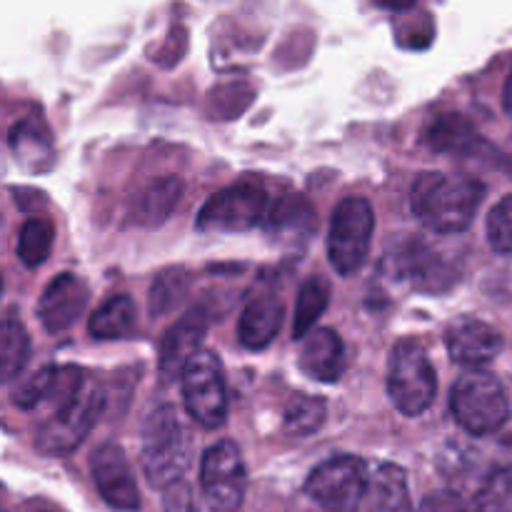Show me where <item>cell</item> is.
I'll list each match as a JSON object with an SVG mask.
<instances>
[{
  "instance_id": "6da1fadb",
  "label": "cell",
  "mask_w": 512,
  "mask_h": 512,
  "mask_svg": "<svg viewBox=\"0 0 512 512\" xmlns=\"http://www.w3.org/2000/svg\"><path fill=\"white\" fill-rule=\"evenodd\" d=\"M485 185L468 175L423 173L410 190V208L425 228L440 235L463 233L473 225Z\"/></svg>"
},
{
  "instance_id": "7a4b0ae2",
  "label": "cell",
  "mask_w": 512,
  "mask_h": 512,
  "mask_svg": "<svg viewBox=\"0 0 512 512\" xmlns=\"http://www.w3.org/2000/svg\"><path fill=\"white\" fill-rule=\"evenodd\" d=\"M188 435L173 405L155 403L140 428V465L153 488L165 490L180 483L188 470Z\"/></svg>"
},
{
  "instance_id": "3957f363",
  "label": "cell",
  "mask_w": 512,
  "mask_h": 512,
  "mask_svg": "<svg viewBox=\"0 0 512 512\" xmlns=\"http://www.w3.org/2000/svg\"><path fill=\"white\" fill-rule=\"evenodd\" d=\"M450 410L470 435H490L508 423L510 400L493 373L465 370L450 390Z\"/></svg>"
},
{
  "instance_id": "277c9868",
  "label": "cell",
  "mask_w": 512,
  "mask_h": 512,
  "mask_svg": "<svg viewBox=\"0 0 512 512\" xmlns=\"http://www.w3.org/2000/svg\"><path fill=\"white\" fill-rule=\"evenodd\" d=\"M388 395L408 418L423 415L438 395V375L415 340H400L388 360Z\"/></svg>"
},
{
  "instance_id": "5b68a950",
  "label": "cell",
  "mask_w": 512,
  "mask_h": 512,
  "mask_svg": "<svg viewBox=\"0 0 512 512\" xmlns=\"http://www.w3.org/2000/svg\"><path fill=\"white\" fill-rule=\"evenodd\" d=\"M375 213L365 198H345L335 208L328 230V258L338 275L350 278L363 268L373 243Z\"/></svg>"
},
{
  "instance_id": "8992f818",
  "label": "cell",
  "mask_w": 512,
  "mask_h": 512,
  "mask_svg": "<svg viewBox=\"0 0 512 512\" xmlns=\"http://www.w3.org/2000/svg\"><path fill=\"white\" fill-rule=\"evenodd\" d=\"M368 468L355 455H335L308 475L305 495L323 512H358L368 500Z\"/></svg>"
},
{
  "instance_id": "52a82bcc",
  "label": "cell",
  "mask_w": 512,
  "mask_h": 512,
  "mask_svg": "<svg viewBox=\"0 0 512 512\" xmlns=\"http://www.w3.org/2000/svg\"><path fill=\"white\" fill-rule=\"evenodd\" d=\"M183 403L190 418L203 428L215 430L228 418V390L218 355L200 350L183 370Z\"/></svg>"
},
{
  "instance_id": "ba28073f",
  "label": "cell",
  "mask_w": 512,
  "mask_h": 512,
  "mask_svg": "<svg viewBox=\"0 0 512 512\" xmlns=\"http://www.w3.org/2000/svg\"><path fill=\"white\" fill-rule=\"evenodd\" d=\"M105 408V395L103 390L95 385L85 383V388L63 405L55 410L48 418V423L38 430L35 438V448L45 455H68L88 438L90 430L100 420Z\"/></svg>"
},
{
  "instance_id": "9c48e42d",
  "label": "cell",
  "mask_w": 512,
  "mask_h": 512,
  "mask_svg": "<svg viewBox=\"0 0 512 512\" xmlns=\"http://www.w3.org/2000/svg\"><path fill=\"white\" fill-rule=\"evenodd\" d=\"M268 195L258 183H235L210 195L198 213V230L205 233H245L268 218Z\"/></svg>"
},
{
  "instance_id": "30bf717a",
  "label": "cell",
  "mask_w": 512,
  "mask_h": 512,
  "mask_svg": "<svg viewBox=\"0 0 512 512\" xmlns=\"http://www.w3.org/2000/svg\"><path fill=\"white\" fill-rule=\"evenodd\" d=\"M248 488L243 453L233 440H220L200 460V490L213 512H238Z\"/></svg>"
},
{
  "instance_id": "8fae6325",
  "label": "cell",
  "mask_w": 512,
  "mask_h": 512,
  "mask_svg": "<svg viewBox=\"0 0 512 512\" xmlns=\"http://www.w3.org/2000/svg\"><path fill=\"white\" fill-rule=\"evenodd\" d=\"M90 473L100 498L115 510L133 512L140 508V490L135 483L133 468L125 458L123 448L115 443H105L90 455Z\"/></svg>"
},
{
  "instance_id": "7c38bea8",
  "label": "cell",
  "mask_w": 512,
  "mask_h": 512,
  "mask_svg": "<svg viewBox=\"0 0 512 512\" xmlns=\"http://www.w3.org/2000/svg\"><path fill=\"white\" fill-rule=\"evenodd\" d=\"M210 315L205 308H190L160 340L158 370L165 383L183 378V370L200 353V340L205 338Z\"/></svg>"
},
{
  "instance_id": "4fadbf2b",
  "label": "cell",
  "mask_w": 512,
  "mask_h": 512,
  "mask_svg": "<svg viewBox=\"0 0 512 512\" xmlns=\"http://www.w3.org/2000/svg\"><path fill=\"white\" fill-rule=\"evenodd\" d=\"M83 370L75 365H48V368L38 370L30 380L18 385L13 393V403L23 410H35L40 405H53V413L68 405L80 390L85 388L88 380H83Z\"/></svg>"
},
{
  "instance_id": "5bb4252c",
  "label": "cell",
  "mask_w": 512,
  "mask_h": 512,
  "mask_svg": "<svg viewBox=\"0 0 512 512\" xmlns=\"http://www.w3.org/2000/svg\"><path fill=\"white\" fill-rule=\"evenodd\" d=\"M90 300V290L85 280L73 273H60L45 285L38 303V318L48 333H65L73 328L85 313Z\"/></svg>"
},
{
  "instance_id": "9a60e30c",
  "label": "cell",
  "mask_w": 512,
  "mask_h": 512,
  "mask_svg": "<svg viewBox=\"0 0 512 512\" xmlns=\"http://www.w3.org/2000/svg\"><path fill=\"white\" fill-rule=\"evenodd\" d=\"M445 345L455 363L478 370L503 350V335L485 320L463 315L445 328Z\"/></svg>"
},
{
  "instance_id": "2e32d148",
  "label": "cell",
  "mask_w": 512,
  "mask_h": 512,
  "mask_svg": "<svg viewBox=\"0 0 512 512\" xmlns=\"http://www.w3.org/2000/svg\"><path fill=\"white\" fill-rule=\"evenodd\" d=\"M440 255L435 253L428 245L418 243V240H410L403 248L395 250L393 258H388L385 268L390 270L395 280L400 283H408L413 288L423 290H440V280H448L445 273V263H440Z\"/></svg>"
},
{
  "instance_id": "e0dca14e",
  "label": "cell",
  "mask_w": 512,
  "mask_h": 512,
  "mask_svg": "<svg viewBox=\"0 0 512 512\" xmlns=\"http://www.w3.org/2000/svg\"><path fill=\"white\" fill-rule=\"evenodd\" d=\"M298 368L315 383H338L345 370V348L340 335L330 328H315L303 340Z\"/></svg>"
},
{
  "instance_id": "ac0fdd59",
  "label": "cell",
  "mask_w": 512,
  "mask_h": 512,
  "mask_svg": "<svg viewBox=\"0 0 512 512\" xmlns=\"http://www.w3.org/2000/svg\"><path fill=\"white\" fill-rule=\"evenodd\" d=\"M265 230H268L270 238L283 245L305 243L315 233V213L305 198L285 195L270 205Z\"/></svg>"
},
{
  "instance_id": "d6986e66",
  "label": "cell",
  "mask_w": 512,
  "mask_h": 512,
  "mask_svg": "<svg viewBox=\"0 0 512 512\" xmlns=\"http://www.w3.org/2000/svg\"><path fill=\"white\" fill-rule=\"evenodd\" d=\"M283 325V303L275 295H258L240 313L238 340L248 350H265Z\"/></svg>"
},
{
  "instance_id": "ffe728a7",
  "label": "cell",
  "mask_w": 512,
  "mask_h": 512,
  "mask_svg": "<svg viewBox=\"0 0 512 512\" xmlns=\"http://www.w3.org/2000/svg\"><path fill=\"white\" fill-rule=\"evenodd\" d=\"M423 143L428 145L433 153L468 155L483 145V138H480L478 130L473 128V123H470L465 115L443 113L428 125Z\"/></svg>"
},
{
  "instance_id": "44dd1931",
  "label": "cell",
  "mask_w": 512,
  "mask_h": 512,
  "mask_svg": "<svg viewBox=\"0 0 512 512\" xmlns=\"http://www.w3.org/2000/svg\"><path fill=\"white\" fill-rule=\"evenodd\" d=\"M180 195H183V180H178L175 175L153 180L133 203L130 218L138 225H145V228H155V225L165 223L173 215V210L178 208Z\"/></svg>"
},
{
  "instance_id": "7402d4cb",
  "label": "cell",
  "mask_w": 512,
  "mask_h": 512,
  "mask_svg": "<svg viewBox=\"0 0 512 512\" xmlns=\"http://www.w3.org/2000/svg\"><path fill=\"white\" fill-rule=\"evenodd\" d=\"M138 330V308L130 295H115L100 305L88 320V333L95 340H128Z\"/></svg>"
},
{
  "instance_id": "603a6c76",
  "label": "cell",
  "mask_w": 512,
  "mask_h": 512,
  "mask_svg": "<svg viewBox=\"0 0 512 512\" xmlns=\"http://www.w3.org/2000/svg\"><path fill=\"white\" fill-rule=\"evenodd\" d=\"M368 512H413L408 475L400 465L385 463L375 470L370 478Z\"/></svg>"
},
{
  "instance_id": "cb8c5ba5",
  "label": "cell",
  "mask_w": 512,
  "mask_h": 512,
  "mask_svg": "<svg viewBox=\"0 0 512 512\" xmlns=\"http://www.w3.org/2000/svg\"><path fill=\"white\" fill-rule=\"evenodd\" d=\"M330 300V283L320 275H310L298 290V303H295V323L293 338L305 340L315 330V323L325 313Z\"/></svg>"
},
{
  "instance_id": "d4e9b609",
  "label": "cell",
  "mask_w": 512,
  "mask_h": 512,
  "mask_svg": "<svg viewBox=\"0 0 512 512\" xmlns=\"http://www.w3.org/2000/svg\"><path fill=\"white\" fill-rule=\"evenodd\" d=\"M3 348H0V378L5 383H13L23 373L25 363L30 358V335L18 318H5L3 323Z\"/></svg>"
},
{
  "instance_id": "484cf974",
  "label": "cell",
  "mask_w": 512,
  "mask_h": 512,
  "mask_svg": "<svg viewBox=\"0 0 512 512\" xmlns=\"http://www.w3.org/2000/svg\"><path fill=\"white\" fill-rule=\"evenodd\" d=\"M53 240H55V228L50 220L45 218L25 220L23 228H20L18 233L20 263L28 265V268H40V265L50 258Z\"/></svg>"
},
{
  "instance_id": "4316f807",
  "label": "cell",
  "mask_w": 512,
  "mask_h": 512,
  "mask_svg": "<svg viewBox=\"0 0 512 512\" xmlns=\"http://www.w3.org/2000/svg\"><path fill=\"white\" fill-rule=\"evenodd\" d=\"M190 288V273L185 268H173L163 270V273L155 278L153 288H150V300H148V308L153 318H160V315H168L180 300L185 298Z\"/></svg>"
},
{
  "instance_id": "83f0119b",
  "label": "cell",
  "mask_w": 512,
  "mask_h": 512,
  "mask_svg": "<svg viewBox=\"0 0 512 512\" xmlns=\"http://www.w3.org/2000/svg\"><path fill=\"white\" fill-rule=\"evenodd\" d=\"M323 423H325L323 398H315V395H298V398H293V403L285 408V415H283L285 433L293 435V438L313 435L315 430L323 428Z\"/></svg>"
},
{
  "instance_id": "f1b7e54d",
  "label": "cell",
  "mask_w": 512,
  "mask_h": 512,
  "mask_svg": "<svg viewBox=\"0 0 512 512\" xmlns=\"http://www.w3.org/2000/svg\"><path fill=\"white\" fill-rule=\"evenodd\" d=\"M10 148L23 163L50 158V135L38 120H20L10 130Z\"/></svg>"
},
{
  "instance_id": "f546056e",
  "label": "cell",
  "mask_w": 512,
  "mask_h": 512,
  "mask_svg": "<svg viewBox=\"0 0 512 512\" xmlns=\"http://www.w3.org/2000/svg\"><path fill=\"white\" fill-rule=\"evenodd\" d=\"M468 512H512V465L485 480Z\"/></svg>"
},
{
  "instance_id": "4dcf8cb0",
  "label": "cell",
  "mask_w": 512,
  "mask_h": 512,
  "mask_svg": "<svg viewBox=\"0 0 512 512\" xmlns=\"http://www.w3.org/2000/svg\"><path fill=\"white\" fill-rule=\"evenodd\" d=\"M485 233H488V243L495 253L512 255V195L500 200V203L490 210Z\"/></svg>"
},
{
  "instance_id": "1f68e13d",
  "label": "cell",
  "mask_w": 512,
  "mask_h": 512,
  "mask_svg": "<svg viewBox=\"0 0 512 512\" xmlns=\"http://www.w3.org/2000/svg\"><path fill=\"white\" fill-rule=\"evenodd\" d=\"M163 512H200L193 488L185 480L163 490Z\"/></svg>"
},
{
  "instance_id": "d6a6232c",
  "label": "cell",
  "mask_w": 512,
  "mask_h": 512,
  "mask_svg": "<svg viewBox=\"0 0 512 512\" xmlns=\"http://www.w3.org/2000/svg\"><path fill=\"white\" fill-rule=\"evenodd\" d=\"M418 512H468L463 498L453 490H435L420 503Z\"/></svg>"
},
{
  "instance_id": "836d02e7",
  "label": "cell",
  "mask_w": 512,
  "mask_h": 512,
  "mask_svg": "<svg viewBox=\"0 0 512 512\" xmlns=\"http://www.w3.org/2000/svg\"><path fill=\"white\" fill-rule=\"evenodd\" d=\"M503 105H505V113L512 118V73L508 75V83H505V90H503Z\"/></svg>"
}]
</instances>
